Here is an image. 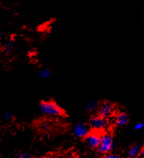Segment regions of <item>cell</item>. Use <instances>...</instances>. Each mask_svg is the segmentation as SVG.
I'll list each match as a JSON object with an SVG mask.
<instances>
[{
	"mask_svg": "<svg viewBox=\"0 0 144 158\" xmlns=\"http://www.w3.org/2000/svg\"><path fill=\"white\" fill-rule=\"evenodd\" d=\"M40 112L48 116H63L64 111L53 101H43L40 104Z\"/></svg>",
	"mask_w": 144,
	"mask_h": 158,
	"instance_id": "cell-1",
	"label": "cell"
},
{
	"mask_svg": "<svg viewBox=\"0 0 144 158\" xmlns=\"http://www.w3.org/2000/svg\"><path fill=\"white\" fill-rule=\"evenodd\" d=\"M114 148V138L109 133H104L101 135V140L98 148H97L98 152L102 155L108 154Z\"/></svg>",
	"mask_w": 144,
	"mask_h": 158,
	"instance_id": "cell-2",
	"label": "cell"
},
{
	"mask_svg": "<svg viewBox=\"0 0 144 158\" xmlns=\"http://www.w3.org/2000/svg\"><path fill=\"white\" fill-rule=\"evenodd\" d=\"M108 124H109V123H108L107 118L101 117L98 114L92 116L89 119L90 128H92L94 131L100 132V131L103 130L108 127Z\"/></svg>",
	"mask_w": 144,
	"mask_h": 158,
	"instance_id": "cell-3",
	"label": "cell"
},
{
	"mask_svg": "<svg viewBox=\"0 0 144 158\" xmlns=\"http://www.w3.org/2000/svg\"><path fill=\"white\" fill-rule=\"evenodd\" d=\"M101 135V134H100L98 131L93 130V132H90L84 138L87 147L91 149H97L99 146Z\"/></svg>",
	"mask_w": 144,
	"mask_h": 158,
	"instance_id": "cell-4",
	"label": "cell"
},
{
	"mask_svg": "<svg viewBox=\"0 0 144 158\" xmlns=\"http://www.w3.org/2000/svg\"><path fill=\"white\" fill-rule=\"evenodd\" d=\"M90 132L91 130H90L89 125H87V123H82V122L76 123L72 128L73 135L78 138H85Z\"/></svg>",
	"mask_w": 144,
	"mask_h": 158,
	"instance_id": "cell-5",
	"label": "cell"
},
{
	"mask_svg": "<svg viewBox=\"0 0 144 158\" xmlns=\"http://www.w3.org/2000/svg\"><path fill=\"white\" fill-rule=\"evenodd\" d=\"M114 111V105L109 101H105L104 103L101 104L98 106V110H97V114L101 117L107 118L110 117L113 114Z\"/></svg>",
	"mask_w": 144,
	"mask_h": 158,
	"instance_id": "cell-6",
	"label": "cell"
},
{
	"mask_svg": "<svg viewBox=\"0 0 144 158\" xmlns=\"http://www.w3.org/2000/svg\"><path fill=\"white\" fill-rule=\"evenodd\" d=\"M114 123L118 126L126 125L129 123V116L125 113H119L115 116Z\"/></svg>",
	"mask_w": 144,
	"mask_h": 158,
	"instance_id": "cell-7",
	"label": "cell"
},
{
	"mask_svg": "<svg viewBox=\"0 0 144 158\" xmlns=\"http://www.w3.org/2000/svg\"><path fill=\"white\" fill-rule=\"evenodd\" d=\"M141 152V147L139 145H134L130 148L128 152V156L129 158H135L138 156Z\"/></svg>",
	"mask_w": 144,
	"mask_h": 158,
	"instance_id": "cell-8",
	"label": "cell"
},
{
	"mask_svg": "<svg viewBox=\"0 0 144 158\" xmlns=\"http://www.w3.org/2000/svg\"><path fill=\"white\" fill-rule=\"evenodd\" d=\"M51 73H51V71H50V69H47V68H43V69L39 70L37 75L40 78L45 79L50 77L51 76Z\"/></svg>",
	"mask_w": 144,
	"mask_h": 158,
	"instance_id": "cell-9",
	"label": "cell"
},
{
	"mask_svg": "<svg viewBox=\"0 0 144 158\" xmlns=\"http://www.w3.org/2000/svg\"><path fill=\"white\" fill-rule=\"evenodd\" d=\"M99 106V102L96 100H92V101H90L87 104V106H86V109L88 111H92L96 110Z\"/></svg>",
	"mask_w": 144,
	"mask_h": 158,
	"instance_id": "cell-10",
	"label": "cell"
},
{
	"mask_svg": "<svg viewBox=\"0 0 144 158\" xmlns=\"http://www.w3.org/2000/svg\"><path fill=\"white\" fill-rule=\"evenodd\" d=\"M13 40H9V41H8L7 43L5 44V45H4V50H5V52H10L12 49H13Z\"/></svg>",
	"mask_w": 144,
	"mask_h": 158,
	"instance_id": "cell-11",
	"label": "cell"
},
{
	"mask_svg": "<svg viewBox=\"0 0 144 158\" xmlns=\"http://www.w3.org/2000/svg\"><path fill=\"white\" fill-rule=\"evenodd\" d=\"M13 117H14V115H13V114L11 112V111H7L5 114H4V118H6V119H8V120H12L13 118Z\"/></svg>",
	"mask_w": 144,
	"mask_h": 158,
	"instance_id": "cell-12",
	"label": "cell"
},
{
	"mask_svg": "<svg viewBox=\"0 0 144 158\" xmlns=\"http://www.w3.org/2000/svg\"><path fill=\"white\" fill-rule=\"evenodd\" d=\"M16 158H31V156L27 152H22Z\"/></svg>",
	"mask_w": 144,
	"mask_h": 158,
	"instance_id": "cell-13",
	"label": "cell"
},
{
	"mask_svg": "<svg viewBox=\"0 0 144 158\" xmlns=\"http://www.w3.org/2000/svg\"><path fill=\"white\" fill-rule=\"evenodd\" d=\"M103 158H122L121 156H119L118 155H115V154H111V153H108V154H105Z\"/></svg>",
	"mask_w": 144,
	"mask_h": 158,
	"instance_id": "cell-14",
	"label": "cell"
},
{
	"mask_svg": "<svg viewBox=\"0 0 144 158\" xmlns=\"http://www.w3.org/2000/svg\"><path fill=\"white\" fill-rule=\"evenodd\" d=\"M143 127H144L143 123H141V122H140V123H136V124L134 125V129H135V130H141V129L143 128Z\"/></svg>",
	"mask_w": 144,
	"mask_h": 158,
	"instance_id": "cell-15",
	"label": "cell"
},
{
	"mask_svg": "<svg viewBox=\"0 0 144 158\" xmlns=\"http://www.w3.org/2000/svg\"><path fill=\"white\" fill-rule=\"evenodd\" d=\"M50 158H63V157L59 156H50Z\"/></svg>",
	"mask_w": 144,
	"mask_h": 158,
	"instance_id": "cell-16",
	"label": "cell"
},
{
	"mask_svg": "<svg viewBox=\"0 0 144 158\" xmlns=\"http://www.w3.org/2000/svg\"><path fill=\"white\" fill-rule=\"evenodd\" d=\"M42 158H50V156H44Z\"/></svg>",
	"mask_w": 144,
	"mask_h": 158,
	"instance_id": "cell-17",
	"label": "cell"
},
{
	"mask_svg": "<svg viewBox=\"0 0 144 158\" xmlns=\"http://www.w3.org/2000/svg\"><path fill=\"white\" fill-rule=\"evenodd\" d=\"M135 158H143V157H142V156H137V157H135Z\"/></svg>",
	"mask_w": 144,
	"mask_h": 158,
	"instance_id": "cell-18",
	"label": "cell"
},
{
	"mask_svg": "<svg viewBox=\"0 0 144 158\" xmlns=\"http://www.w3.org/2000/svg\"><path fill=\"white\" fill-rule=\"evenodd\" d=\"M2 35V31H1V27H0V37Z\"/></svg>",
	"mask_w": 144,
	"mask_h": 158,
	"instance_id": "cell-19",
	"label": "cell"
},
{
	"mask_svg": "<svg viewBox=\"0 0 144 158\" xmlns=\"http://www.w3.org/2000/svg\"><path fill=\"white\" fill-rule=\"evenodd\" d=\"M142 146H143V149H144V140H143V143H142Z\"/></svg>",
	"mask_w": 144,
	"mask_h": 158,
	"instance_id": "cell-20",
	"label": "cell"
},
{
	"mask_svg": "<svg viewBox=\"0 0 144 158\" xmlns=\"http://www.w3.org/2000/svg\"><path fill=\"white\" fill-rule=\"evenodd\" d=\"M142 156V157H143V158H144V156Z\"/></svg>",
	"mask_w": 144,
	"mask_h": 158,
	"instance_id": "cell-21",
	"label": "cell"
}]
</instances>
